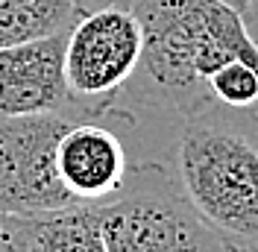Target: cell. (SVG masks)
<instances>
[{"label":"cell","instance_id":"obj_8","mask_svg":"<svg viewBox=\"0 0 258 252\" xmlns=\"http://www.w3.org/2000/svg\"><path fill=\"white\" fill-rule=\"evenodd\" d=\"M30 252H106L97 205L74 203L27 214Z\"/></svg>","mask_w":258,"mask_h":252},{"label":"cell","instance_id":"obj_7","mask_svg":"<svg viewBox=\"0 0 258 252\" xmlns=\"http://www.w3.org/2000/svg\"><path fill=\"white\" fill-rule=\"evenodd\" d=\"M59 179L77 203H106L126 179L129 161L120 138L94 117H77L56 147Z\"/></svg>","mask_w":258,"mask_h":252},{"label":"cell","instance_id":"obj_13","mask_svg":"<svg viewBox=\"0 0 258 252\" xmlns=\"http://www.w3.org/2000/svg\"><path fill=\"white\" fill-rule=\"evenodd\" d=\"M243 21H246L249 35L255 38V44H258V0H249V3H246V9H243Z\"/></svg>","mask_w":258,"mask_h":252},{"label":"cell","instance_id":"obj_4","mask_svg":"<svg viewBox=\"0 0 258 252\" xmlns=\"http://www.w3.org/2000/svg\"><path fill=\"white\" fill-rule=\"evenodd\" d=\"M144 32L135 9L103 6L77 18L64 44V79L80 117L117 114L120 88L135 77Z\"/></svg>","mask_w":258,"mask_h":252},{"label":"cell","instance_id":"obj_10","mask_svg":"<svg viewBox=\"0 0 258 252\" xmlns=\"http://www.w3.org/2000/svg\"><path fill=\"white\" fill-rule=\"evenodd\" d=\"M211 100L229 109H249L258 106V62L252 59H229L209 79Z\"/></svg>","mask_w":258,"mask_h":252},{"label":"cell","instance_id":"obj_1","mask_svg":"<svg viewBox=\"0 0 258 252\" xmlns=\"http://www.w3.org/2000/svg\"><path fill=\"white\" fill-rule=\"evenodd\" d=\"M132 9L144 32L135 71L141 91L185 117L214 106L209 79L223 62L235 56L258 62L243 15L223 0H138Z\"/></svg>","mask_w":258,"mask_h":252},{"label":"cell","instance_id":"obj_12","mask_svg":"<svg viewBox=\"0 0 258 252\" xmlns=\"http://www.w3.org/2000/svg\"><path fill=\"white\" fill-rule=\"evenodd\" d=\"M77 3V9L82 12H91V9H103V6H126V9H132L138 0H74Z\"/></svg>","mask_w":258,"mask_h":252},{"label":"cell","instance_id":"obj_6","mask_svg":"<svg viewBox=\"0 0 258 252\" xmlns=\"http://www.w3.org/2000/svg\"><path fill=\"white\" fill-rule=\"evenodd\" d=\"M68 32L0 47V114H68L80 109L64 79Z\"/></svg>","mask_w":258,"mask_h":252},{"label":"cell","instance_id":"obj_2","mask_svg":"<svg viewBox=\"0 0 258 252\" xmlns=\"http://www.w3.org/2000/svg\"><path fill=\"white\" fill-rule=\"evenodd\" d=\"M179 182L229 252H258V106L188 114Z\"/></svg>","mask_w":258,"mask_h":252},{"label":"cell","instance_id":"obj_9","mask_svg":"<svg viewBox=\"0 0 258 252\" xmlns=\"http://www.w3.org/2000/svg\"><path fill=\"white\" fill-rule=\"evenodd\" d=\"M77 18L74 0H0V47L68 32Z\"/></svg>","mask_w":258,"mask_h":252},{"label":"cell","instance_id":"obj_3","mask_svg":"<svg viewBox=\"0 0 258 252\" xmlns=\"http://www.w3.org/2000/svg\"><path fill=\"white\" fill-rule=\"evenodd\" d=\"M106 252H229L164 164H129L120 191L97 203Z\"/></svg>","mask_w":258,"mask_h":252},{"label":"cell","instance_id":"obj_11","mask_svg":"<svg viewBox=\"0 0 258 252\" xmlns=\"http://www.w3.org/2000/svg\"><path fill=\"white\" fill-rule=\"evenodd\" d=\"M0 252H30L27 214L0 211Z\"/></svg>","mask_w":258,"mask_h":252},{"label":"cell","instance_id":"obj_14","mask_svg":"<svg viewBox=\"0 0 258 252\" xmlns=\"http://www.w3.org/2000/svg\"><path fill=\"white\" fill-rule=\"evenodd\" d=\"M223 3H229V6H235V9H238V12L243 15V9H246V3H249V0H223Z\"/></svg>","mask_w":258,"mask_h":252},{"label":"cell","instance_id":"obj_5","mask_svg":"<svg viewBox=\"0 0 258 252\" xmlns=\"http://www.w3.org/2000/svg\"><path fill=\"white\" fill-rule=\"evenodd\" d=\"M68 114H0V211L35 214L74 205L56 167Z\"/></svg>","mask_w":258,"mask_h":252}]
</instances>
